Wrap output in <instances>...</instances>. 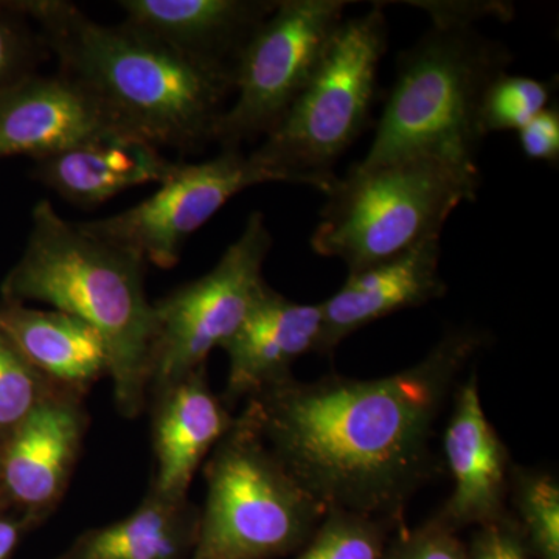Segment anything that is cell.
Instances as JSON below:
<instances>
[{"instance_id":"8","label":"cell","mask_w":559,"mask_h":559,"mask_svg":"<svg viewBox=\"0 0 559 559\" xmlns=\"http://www.w3.org/2000/svg\"><path fill=\"white\" fill-rule=\"evenodd\" d=\"M272 242L263 213H250L207 274L154 301L148 399L205 367L210 353L237 333L267 285L263 267Z\"/></svg>"},{"instance_id":"21","label":"cell","mask_w":559,"mask_h":559,"mask_svg":"<svg viewBox=\"0 0 559 559\" xmlns=\"http://www.w3.org/2000/svg\"><path fill=\"white\" fill-rule=\"evenodd\" d=\"M518 528L527 535L540 559H559V485L538 471H510V491Z\"/></svg>"},{"instance_id":"22","label":"cell","mask_w":559,"mask_h":559,"mask_svg":"<svg viewBox=\"0 0 559 559\" xmlns=\"http://www.w3.org/2000/svg\"><path fill=\"white\" fill-rule=\"evenodd\" d=\"M557 81L506 72L489 84L481 98L479 123L484 138L492 132L520 131L554 100Z\"/></svg>"},{"instance_id":"12","label":"cell","mask_w":559,"mask_h":559,"mask_svg":"<svg viewBox=\"0 0 559 559\" xmlns=\"http://www.w3.org/2000/svg\"><path fill=\"white\" fill-rule=\"evenodd\" d=\"M443 451L454 488L437 518L455 530L509 516L510 455L481 406L476 371L455 392Z\"/></svg>"},{"instance_id":"5","label":"cell","mask_w":559,"mask_h":559,"mask_svg":"<svg viewBox=\"0 0 559 559\" xmlns=\"http://www.w3.org/2000/svg\"><path fill=\"white\" fill-rule=\"evenodd\" d=\"M479 189L476 162L415 154L374 167L353 165L326 191L311 248L344 261L348 274L395 259L441 237L454 210L476 201Z\"/></svg>"},{"instance_id":"3","label":"cell","mask_w":559,"mask_h":559,"mask_svg":"<svg viewBox=\"0 0 559 559\" xmlns=\"http://www.w3.org/2000/svg\"><path fill=\"white\" fill-rule=\"evenodd\" d=\"M145 266L139 257L69 223L43 200L33 209L24 253L2 283L5 301L50 305L100 334L117 409L130 419L148 401L154 307L146 296Z\"/></svg>"},{"instance_id":"25","label":"cell","mask_w":559,"mask_h":559,"mask_svg":"<svg viewBox=\"0 0 559 559\" xmlns=\"http://www.w3.org/2000/svg\"><path fill=\"white\" fill-rule=\"evenodd\" d=\"M22 5L0 11V94L36 75L46 53L43 35L32 31Z\"/></svg>"},{"instance_id":"18","label":"cell","mask_w":559,"mask_h":559,"mask_svg":"<svg viewBox=\"0 0 559 559\" xmlns=\"http://www.w3.org/2000/svg\"><path fill=\"white\" fill-rule=\"evenodd\" d=\"M183 162L130 135H108L36 160V178L75 207L94 209L117 194L170 179Z\"/></svg>"},{"instance_id":"11","label":"cell","mask_w":559,"mask_h":559,"mask_svg":"<svg viewBox=\"0 0 559 559\" xmlns=\"http://www.w3.org/2000/svg\"><path fill=\"white\" fill-rule=\"evenodd\" d=\"M83 400L57 390L0 443V506L33 525L49 518L68 491L90 425Z\"/></svg>"},{"instance_id":"19","label":"cell","mask_w":559,"mask_h":559,"mask_svg":"<svg viewBox=\"0 0 559 559\" xmlns=\"http://www.w3.org/2000/svg\"><path fill=\"white\" fill-rule=\"evenodd\" d=\"M0 330L58 388L84 396L95 382L109 377L105 341L75 316L5 301L0 307Z\"/></svg>"},{"instance_id":"29","label":"cell","mask_w":559,"mask_h":559,"mask_svg":"<svg viewBox=\"0 0 559 559\" xmlns=\"http://www.w3.org/2000/svg\"><path fill=\"white\" fill-rule=\"evenodd\" d=\"M468 559H525L521 530L509 516L480 527L473 540Z\"/></svg>"},{"instance_id":"9","label":"cell","mask_w":559,"mask_h":559,"mask_svg":"<svg viewBox=\"0 0 559 559\" xmlns=\"http://www.w3.org/2000/svg\"><path fill=\"white\" fill-rule=\"evenodd\" d=\"M344 0H278L235 62L234 102L215 131L221 150L266 138L307 86L334 32Z\"/></svg>"},{"instance_id":"30","label":"cell","mask_w":559,"mask_h":559,"mask_svg":"<svg viewBox=\"0 0 559 559\" xmlns=\"http://www.w3.org/2000/svg\"><path fill=\"white\" fill-rule=\"evenodd\" d=\"M32 527L33 524L27 518L0 506V559H10L22 533Z\"/></svg>"},{"instance_id":"7","label":"cell","mask_w":559,"mask_h":559,"mask_svg":"<svg viewBox=\"0 0 559 559\" xmlns=\"http://www.w3.org/2000/svg\"><path fill=\"white\" fill-rule=\"evenodd\" d=\"M207 498L190 559H267L311 538L325 509L297 484L245 414L210 452Z\"/></svg>"},{"instance_id":"1","label":"cell","mask_w":559,"mask_h":559,"mask_svg":"<svg viewBox=\"0 0 559 559\" xmlns=\"http://www.w3.org/2000/svg\"><path fill=\"white\" fill-rule=\"evenodd\" d=\"M487 337L452 330L418 364L374 380H288L248 399L242 414L325 511L399 524L439 471L432 439L444 404Z\"/></svg>"},{"instance_id":"15","label":"cell","mask_w":559,"mask_h":559,"mask_svg":"<svg viewBox=\"0 0 559 559\" xmlns=\"http://www.w3.org/2000/svg\"><path fill=\"white\" fill-rule=\"evenodd\" d=\"M151 436L156 455L151 491L189 499L201 463L229 432L235 418L209 384L205 367L151 395Z\"/></svg>"},{"instance_id":"6","label":"cell","mask_w":559,"mask_h":559,"mask_svg":"<svg viewBox=\"0 0 559 559\" xmlns=\"http://www.w3.org/2000/svg\"><path fill=\"white\" fill-rule=\"evenodd\" d=\"M388 50L384 7L341 22L307 86L252 157L278 182L326 193L334 165L367 128Z\"/></svg>"},{"instance_id":"23","label":"cell","mask_w":559,"mask_h":559,"mask_svg":"<svg viewBox=\"0 0 559 559\" xmlns=\"http://www.w3.org/2000/svg\"><path fill=\"white\" fill-rule=\"evenodd\" d=\"M389 522L345 510H329L297 559H384Z\"/></svg>"},{"instance_id":"27","label":"cell","mask_w":559,"mask_h":559,"mask_svg":"<svg viewBox=\"0 0 559 559\" xmlns=\"http://www.w3.org/2000/svg\"><path fill=\"white\" fill-rule=\"evenodd\" d=\"M412 5L425 10L437 27H474V22L481 17L510 21L514 14L513 5L506 2H412Z\"/></svg>"},{"instance_id":"24","label":"cell","mask_w":559,"mask_h":559,"mask_svg":"<svg viewBox=\"0 0 559 559\" xmlns=\"http://www.w3.org/2000/svg\"><path fill=\"white\" fill-rule=\"evenodd\" d=\"M57 390L0 330V443L38 404Z\"/></svg>"},{"instance_id":"26","label":"cell","mask_w":559,"mask_h":559,"mask_svg":"<svg viewBox=\"0 0 559 559\" xmlns=\"http://www.w3.org/2000/svg\"><path fill=\"white\" fill-rule=\"evenodd\" d=\"M455 530L433 518L414 532L401 533L384 559H468Z\"/></svg>"},{"instance_id":"20","label":"cell","mask_w":559,"mask_h":559,"mask_svg":"<svg viewBox=\"0 0 559 559\" xmlns=\"http://www.w3.org/2000/svg\"><path fill=\"white\" fill-rule=\"evenodd\" d=\"M200 510L189 499H168L148 491L121 521L91 530L69 559H180L193 551Z\"/></svg>"},{"instance_id":"16","label":"cell","mask_w":559,"mask_h":559,"mask_svg":"<svg viewBox=\"0 0 559 559\" xmlns=\"http://www.w3.org/2000/svg\"><path fill=\"white\" fill-rule=\"evenodd\" d=\"M440 242L441 237L430 238L395 259L349 272L342 288L320 304L318 353L329 355L364 326L443 297L447 285L440 274Z\"/></svg>"},{"instance_id":"13","label":"cell","mask_w":559,"mask_h":559,"mask_svg":"<svg viewBox=\"0 0 559 559\" xmlns=\"http://www.w3.org/2000/svg\"><path fill=\"white\" fill-rule=\"evenodd\" d=\"M117 134L98 103L60 72L33 75L0 94V157L38 160Z\"/></svg>"},{"instance_id":"14","label":"cell","mask_w":559,"mask_h":559,"mask_svg":"<svg viewBox=\"0 0 559 559\" xmlns=\"http://www.w3.org/2000/svg\"><path fill=\"white\" fill-rule=\"evenodd\" d=\"M320 331V304H299L264 286L240 329L221 347L229 359L227 406L293 377L297 359L318 353Z\"/></svg>"},{"instance_id":"10","label":"cell","mask_w":559,"mask_h":559,"mask_svg":"<svg viewBox=\"0 0 559 559\" xmlns=\"http://www.w3.org/2000/svg\"><path fill=\"white\" fill-rule=\"evenodd\" d=\"M278 182L252 154L221 150L212 159L182 164L150 198L108 218L76 223L92 237L145 263L171 270L183 245L242 190Z\"/></svg>"},{"instance_id":"2","label":"cell","mask_w":559,"mask_h":559,"mask_svg":"<svg viewBox=\"0 0 559 559\" xmlns=\"http://www.w3.org/2000/svg\"><path fill=\"white\" fill-rule=\"evenodd\" d=\"M60 73L98 103L121 134L182 153L215 142L234 72L191 60L130 25L98 24L64 0L21 3Z\"/></svg>"},{"instance_id":"4","label":"cell","mask_w":559,"mask_h":559,"mask_svg":"<svg viewBox=\"0 0 559 559\" xmlns=\"http://www.w3.org/2000/svg\"><path fill=\"white\" fill-rule=\"evenodd\" d=\"M513 58L506 44L474 27L433 25L400 55L373 142L358 165L374 167L415 154L476 162L485 139L481 98Z\"/></svg>"},{"instance_id":"17","label":"cell","mask_w":559,"mask_h":559,"mask_svg":"<svg viewBox=\"0 0 559 559\" xmlns=\"http://www.w3.org/2000/svg\"><path fill=\"white\" fill-rule=\"evenodd\" d=\"M278 0H121L124 24L202 64L235 62Z\"/></svg>"},{"instance_id":"28","label":"cell","mask_w":559,"mask_h":559,"mask_svg":"<svg viewBox=\"0 0 559 559\" xmlns=\"http://www.w3.org/2000/svg\"><path fill=\"white\" fill-rule=\"evenodd\" d=\"M520 146L530 160L547 162L558 165L559 162V108L551 103L535 119L528 121L518 131Z\"/></svg>"}]
</instances>
